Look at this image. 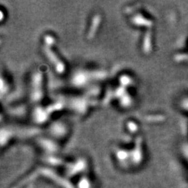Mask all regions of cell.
Listing matches in <instances>:
<instances>
[{"mask_svg": "<svg viewBox=\"0 0 188 188\" xmlns=\"http://www.w3.org/2000/svg\"><path fill=\"white\" fill-rule=\"evenodd\" d=\"M181 105H182L183 108L184 109L185 111H188V96L183 99Z\"/></svg>", "mask_w": 188, "mask_h": 188, "instance_id": "obj_1", "label": "cell"}]
</instances>
